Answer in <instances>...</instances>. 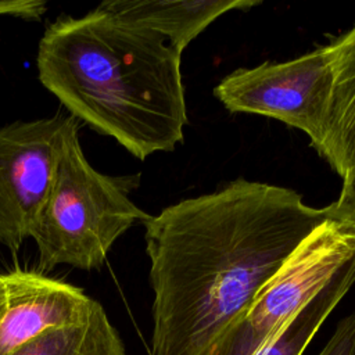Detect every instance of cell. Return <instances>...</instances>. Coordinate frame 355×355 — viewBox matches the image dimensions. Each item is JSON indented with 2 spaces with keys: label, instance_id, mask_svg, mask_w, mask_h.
<instances>
[{
  "label": "cell",
  "instance_id": "1",
  "mask_svg": "<svg viewBox=\"0 0 355 355\" xmlns=\"http://www.w3.org/2000/svg\"><path fill=\"white\" fill-rule=\"evenodd\" d=\"M336 208L243 178L143 223L153 355H209L300 243Z\"/></svg>",
  "mask_w": 355,
  "mask_h": 355
},
{
  "label": "cell",
  "instance_id": "2",
  "mask_svg": "<svg viewBox=\"0 0 355 355\" xmlns=\"http://www.w3.org/2000/svg\"><path fill=\"white\" fill-rule=\"evenodd\" d=\"M180 60L166 39L100 3L82 17L50 22L36 65L40 83L69 115L143 161L184 140Z\"/></svg>",
  "mask_w": 355,
  "mask_h": 355
},
{
  "label": "cell",
  "instance_id": "3",
  "mask_svg": "<svg viewBox=\"0 0 355 355\" xmlns=\"http://www.w3.org/2000/svg\"><path fill=\"white\" fill-rule=\"evenodd\" d=\"M139 175L110 176L86 159L75 128L61 148L46 201L33 225L43 268L68 265L82 270L103 266L112 244L150 215L129 197Z\"/></svg>",
  "mask_w": 355,
  "mask_h": 355
},
{
  "label": "cell",
  "instance_id": "4",
  "mask_svg": "<svg viewBox=\"0 0 355 355\" xmlns=\"http://www.w3.org/2000/svg\"><path fill=\"white\" fill-rule=\"evenodd\" d=\"M354 258L355 207L340 194L209 355H254Z\"/></svg>",
  "mask_w": 355,
  "mask_h": 355
},
{
  "label": "cell",
  "instance_id": "5",
  "mask_svg": "<svg viewBox=\"0 0 355 355\" xmlns=\"http://www.w3.org/2000/svg\"><path fill=\"white\" fill-rule=\"evenodd\" d=\"M333 90L329 44L295 58L239 68L214 89L230 112L257 114L304 132L316 150L322 141Z\"/></svg>",
  "mask_w": 355,
  "mask_h": 355
},
{
  "label": "cell",
  "instance_id": "6",
  "mask_svg": "<svg viewBox=\"0 0 355 355\" xmlns=\"http://www.w3.org/2000/svg\"><path fill=\"white\" fill-rule=\"evenodd\" d=\"M75 128L76 119L61 114L0 128V244L10 251L31 237L61 148Z\"/></svg>",
  "mask_w": 355,
  "mask_h": 355
},
{
  "label": "cell",
  "instance_id": "7",
  "mask_svg": "<svg viewBox=\"0 0 355 355\" xmlns=\"http://www.w3.org/2000/svg\"><path fill=\"white\" fill-rule=\"evenodd\" d=\"M96 300L80 287L35 270L0 272V355L42 333L83 320Z\"/></svg>",
  "mask_w": 355,
  "mask_h": 355
},
{
  "label": "cell",
  "instance_id": "8",
  "mask_svg": "<svg viewBox=\"0 0 355 355\" xmlns=\"http://www.w3.org/2000/svg\"><path fill=\"white\" fill-rule=\"evenodd\" d=\"M259 0H107L103 4L114 14L147 28L179 53L215 19L229 11H247Z\"/></svg>",
  "mask_w": 355,
  "mask_h": 355
},
{
  "label": "cell",
  "instance_id": "9",
  "mask_svg": "<svg viewBox=\"0 0 355 355\" xmlns=\"http://www.w3.org/2000/svg\"><path fill=\"white\" fill-rule=\"evenodd\" d=\"M333 90L318 154L345 180L355 168V25L329 43Z\"/></svg>",
  "mask_w": 355,
  "mask_h": 355
},
{
  "label": "cell",
  "instance_id": "10",
  "mask_svg": "<svg viewBox=\"0 0 355 355\" xmlns=\"http://www.w3.org/2000/svg\"><path fill=\"white\" fill-rule=\"evenodd\" d=\"M11 355H126V352L116 329L101 304L96 301L83 320L47 330Z\"/></svg>",
  "mask_w": 355,
  "mask_h": 355
},
{
  "label": "cell",
  "instance_id": "11",
  "mask_svg": "<svg viewBox=\"0 0 355 355\" xmlns=\"http://www.w3.org/2000/svg\"><path fill=\"white\" fill-rule=\"evenodd\" d=\"M355 283L351 259L293 319L273 334L254 355H302L324 320Z\"/></svg>",
  "mask_w": 355,
  "mask_h": 355
},
{
  "label": "cell",
  "instance_id": "12",
  "mask_svg": "<svg viewBox=\"0 0 355 355\" xmlns=\"http://www.w3.org/2000/svg\"><path fill=\"white\" fill-rule=\"evenodd\" d=\"M318 355H355V309L337 323L330 340Z\"/></svg>",
  "mask_w": 355,
  "mask_h": 355
},
{
  "label": "cell",
  "instance_id": "13",
  "mask_svg": "<svg viewBox=\"0 0 355 355\" xmlns=\"http://www.w3.org/2000/svg\"><path fill=\"white\" fill-rule=\"evenodd\" d=\"M46 10V1L39 0L0 1V15H12L22 19H40Z\"/></svg>",
  "mask_w": 355,
  "mask_h": 355
},
{
  "label": "cell",
  "instance_id": "14",
  "mask_svg": "<svg viewBox=\"0 0 355 355\" xmlns=\"http://www.w3.org/2000/svg\"><path fill=\"white\" fill-rule=\"evenodd\" d=\"M340 194L347 197V200L355 207V168L351 175L345 180H343V189Z\"/></svg>",
  "mask_w": 355,
  "mask_h": 355
}]
</instances>
